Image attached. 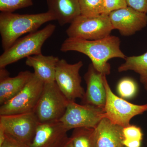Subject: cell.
<instances>
[{
	"label": "cell",
	"mask_w": 147,
	"mask_h": 147,
	"mask_svg": "<svg viewBox=\"0 0 147 147\" xmlns=\"http://www.w3.org/2000/svg\"><path fill=\"white\" fill-rule=\"evenodd\" d=\"M124 139L128 140H139L142 141L143 134L142 129L139 127L130 125L123 127Z\"/></svg>",
	"instance_id": "obj_23"
},
{
	"label": "cell",
	"mask_w": 147,
	"mask_h": 147,
	"mask_svg": "<svg viewBox=\"0 0 147 147\" xmlns=\"http://www.w3.org/2000/svg\"><path fill=\"white\" fill-rule=\"evenodd\" d=\"M74 147H98L95 128L81 127L74 129L70 137Z\"/></svg>",
	"instance_id": "obj_19"
},
{
	"label": "cell",
	"mask_w": 147,
	"mask_h": 147,
	"mask_svg": "<svg viewBox=\"0 0 147 147\" xmlns=\"http://www.w3.org/2000/svg\"><path fill=\"white\" fill-rule=\"evenodd\" d=\"M84 65L82 61L74 64L68 63L61 59L58 62L55 74V82L69 101L83 98L85 91L82 86L79 71Z\"/></svg>",
	"instance_id": "obj_9"
},
{
	"label": "cell",
	"mask_w": 147,
	"mask_h": 147,
	"mask_svg": "<svg viewBox=\"0 0 147 147\" xmlns=\"http://www.w3.org/2000/svg\"><path fill=\"white\" fill-rule=\"evenodd\" d=\"M6 137V133L3 127L0 125V146L2 145Z\"/></svg>",
	"instance_id": "obj_29"
},
{
	"label": "cell",
	"mask_w": 147,
	"mask_h": 147,
	"mask_svg": "<svg viewBox=\"0 0 147 147\" xmlns=\"http://www.w3.org/2000/svg\"><path fill=\"white\" fill-rule=\"evenodd\" d=\"M113 30L108 14L81 15L70 24L66 32L68 38L95 40L109 36Z\"/></svg>",
	"instance_id": "obj_5"
},
{
	"label": "cell",
	"mask_w": 147,
	"mask_h": 147,
	"mask_svg": "<svg viewBox=\"0 0 147 147\" xmlns=\"http://www.w3.org/2000/svg\"><path fill=\"white\" fill-rule=\"evenodd\" d=\"M48 11L61 26L71 23L81 15L79 0H47Z\"/></svg>",
	"instance_id": "obj_15"
},
{
	"label": "cell",
	"mask_w": 147,
	"mask_h": 147,
	"mask_svg": "<svg viewBox=\"0 0 147 147\" xmlns=\"http://www.w3.org/2000/svg\"><path fill=\"white\" fill-rule=\"evenodd\" d=\"M104 0H79L81 15L96 16L103 13Z\"/></svg>",
	"instance_id": "obj_20"
},
{
	"label": "cell",
	"mask_w": 147,
	"mask_h": 147,
	"mask_svg": "<svg viewBox=\"0 0 147 147\" xmlns=\"http://www.w3.org/2000/svg\"><path fill=\"white\" fill-rule=\"evenodd\" d=\"M106 92V100L104 108L105 118L113 123L123 127L130 125L131 119L147 111V104L138 105L127 102L112 91L106 75L103 77Z\"/></svg>",
	"instance_id": "obj_6"
},
{
	"label": "cell",
	"mask_w": 147,
	"mask_h": 147,
	"mask_svg": "<svg viewBox=\"0 0 147 147\" xmlns=\"http://www.w3.org/2000/svg\"><path fill=\"white\" fill-rule=\"evenodd\" d=\"M54 24H49L41 30L19 38L0 56V68L30 56L41 54L43 44L54 33Z\"/></svg>",
	"instance_id": "obj_3"
},
{
	"label": "cell",
	"mask_w": 147,
	"mask_h": 147,
	"mask_svg": "<svg viewBox=\"0 0 147 147\" xmlns=\"http://www.w3.org/2000/svg\"><path fill=\"white\" fill-rule=\"evenodd\" d=\"M127 6L147 14V0H126Z\"/></svg>",
	"instance_id": "obj_25"
},
{
	"label": "cell",
	"mask_w": 147,
	"mask_h": 147,
	"mask_svg": "<svg viewBox=\"0 0 147 147\" xmlns=\"http://www.w3.org/2000/svg\"><path fill=\"white\" fill-rule=\"evenodd\" d=\"M104 75L96 70L92 63L89 66L84 76L87 88L82 99L83 104H89L104 109L106 100Z\"/></svg>",
	"instance_id": "obj_13"
},
{
	"label": "cell",
	"mask_w": 147,
	"mask_h": 147,
	"mask_svg": "<svg viewBox=\"0 0 147 147\" xmlns=\"http://www.w3.org/2000/svg\"><path fill=\"white\" fill-rule=\"evenodd\" d=\"M144 85L145 89L147 91V83H146V84H144Z\"/></svg>",
	"instance_id": "obj_31"
},
{
	"label": "cell",
	"mask_w": 147,
	"mask_h": 147,
	"mask_svg": "<svg viewBox=\"0 0 147 147\" xmlns=\"http://www.w3.org/2000/svg\"><path fill=\"white\" fill-rule=\"evenodd\" d=\"M120 45V39L115 36L95 40L68 38L63 42L60 50L64 53L75 51L86 55L96 70L107 76L111 70L109 60L115 58L125 59L127 57L121 50Z\"/></svg>",
	"instance_id": "obj_1"
},
{
	"label": "cell",
	"mask_w": 147,
	"mask_h": 147,
	"mask_svg": "<svg viewBox=\"0 0 147 147\" xmlns=\"http://www.w3.org/2000/svg\"><path fill=\"white\" fill-rule=\"evenodd\" d=\"M122 127L113 123L104 118L95 128L98 147H124Z\"/></svg>",
	"instance_id": "obj_14"
},
{
	"label": "cell",
	"mask_w": 147,
	"mask_h": 147,
	"mask_svg": "<svg viewBox=\"0 0 147 147\" xmlns=\"http://www.w3.org/2000/svg\"><path fill=\"white\" fill-rule=\"evenodd\" d=\"M124 147H126L125 146Z\"/></svg>",
	"instance_id": "obj_33"
},
{
	"label": "cell",
	"mask_w": 147,
	"mask_h": 147,
	"mask_svg": "<svg viewBox=\"0 0 147 147\" xmlns=\"http://www.w3.org/2000/svg\"><path fill=\"white\" fill-rule=\"evenodd\" d=\"M53 20L55 18L48 11L25 14L1 12L0 34L3 50L11 47L21 36L36 31L43 24Z\"/></svg>",
	"instance_id": "obj_2"
},
{
	"label": "cell",
	"mask_w": 147,
	"mask_h": 147,
	"mask_svg": "<svg viewBox=\"0 0 147 147\" xmlns=\"http://www.w3.org/2000/svg\"><path fill=\"white\" fill-rule=\"evenodd\" d=\"M105 118L104 109L89 104L80 105L70 101L65 113L60 120L65 129L87 127L96 128Z\"/></svg>",
	"instance_id": "obj_8"
},
{
	"label": "cell",
	"mask_w": 147,
	"mask_h": 147,
	"mask_svg": "<svg viewBox=\"0 0 147 147\" xmlns=\"http://www.w3.org/2000/svg\"><path fill=\"white\" fill-rule=\"evenodd\" d=\"M34 74L22 71L15 77L0 79V104L3 105L18 94L30 82Z\"/></svg>",
	"instance_id": "obj_17"
},
{
	"label": "cell",
	"mask_w": 147,
	"mask_h": 147,
	"mask_svg": "<svg viewBox=\"0 0 147 147\" xmlns=\"http://www.w3.org/2000/svg\"><path fill=\"white\" fill-rule=\"evenodd\" d=\"M59 60L58 57L41 53L27 57L26 64L32 67L35 75L45 84L55 82L56 68Z\"/></svg>",
	"instance_id": "obj_16"
},
{
	"label": "cell",
	"mask_w": 147,
	"mask_h": 147,
	"mask_svg": "<svg viewBox=\"0 0 147 147\" xmlns=\"http://www.w3.org/2000/svg\"><path fill=\"white\" fill-rule=\"evenodd\" d=\"M40 123L34 113L0 115V125L6 134L28 145L34 137Z\"/></svg>",
	"instance_id": "obj_10"
},
{
	"label": "cell",
	"mask_w": 147,
	"mask_h": 147,
	"mask_svg": "<svg viewBox=\"0 0 147 147\" xmlns=\"http://www.w3.org/2000/svg\"><path fill=\"white\" fill-rule=\"evenodd\" d=\"M0 147H30L25 144L6 134L5 139Z\"/></svg>",
	"instance_id": "obj_26"
},
{
	"label": "cell",
	"mask_w": 147,
	"mask_h": 147,
	"mask_svg": "<svg viewBox=\"0 0 147 147\" xmlns=\"http://www.w3.org/2000/svg\"><path fill=\"white\" fill-rule=\"evenodd\" d=\"M32 5V0H0V10L1 12H13Z\"/></svg>",
	"instance_id": "obj_22"
},
{
	"label": "cell",
	"mask_w": 147,
	"mask_h": 147,
	"mask_svg": "<svg viewBox=\"0 0 147 147\" xmlns=\"http://www.w3.org/2000/svg\"><path fill=\"white\" fill-rule=\"evenodd\" d=\"M137 85L133 79L125 78L121 79L118 84L117 90L121 98L125 99L132 98L136 95Z\"/></svg>",
	"instance_id": "obj_21"
},
{
	"label": "cell",
	"mask_w": 147,
	"mask_h": 147,
	"mask_svg": "<svg viewBox=\"0 0 147 147\" xmlns=\"http://www.w3.org/2000/svg\"><path fill=\"white\" fill-rule=\"evenodd\" d=\"M64 146H62L61 147H64Z\"/></svg>",
	"instance_id": "obj_32"
},
{
	"label": "cell",
	"mask_w": 147,
	"mask_h": 147,
	"mask_svg": "<svg viewBox=\"0 0 147 147\" xmlns=\"http://www.w3.org/2000/svg\"><path fill=\"white\" fill-rule=\"evenodd\" d=\"M125 62L119 67V72L134 71L139 75L140 82L144 84L147 83V52L139 56L127 57Z\"/></svg>",
	"instance_id": "obj_18"
},
{
	"label": "cell",
	"mask_w": 147,
	"mask_h": 147,
	"mask_svg": "<svg viewBox=\"0 0 147 147\" xmlns=\"http://www.w3.org/2000/svg\"><path fill=\"white\" fill-rule=\"evenodd\" d=\"M44 85V82L34 74L32 79L20 92L1 105L0 115L34 113Z\"/></svg>",
	"instance_id": "obj_7"
},
{
	"label": "cell",
	"mask_w": 147,
	"mask_h": 147,
	"mask_svg": "<svg viewBox=\"0 0 147 147\" xmlns=\"http://www.w3.org/2000/svg\"><path fill=\"white\" fill-rule=\"evenodd\" d=\"M114 30L123 36H130L146 26L147 14L127 7L109 14Z\"/></svg>",
	"instance_id": "obj_11"
},
{
	"label": "cell",
	"mask_w": 147,
	"mask_h": 147,
	"mask_svg": "<svg viewBox=\"0 0 147 147\" xmlns=\"http://www.w3.org/2000/svg\"><path fill=\"white\" fill-rule=\"evenodd\" d=\"M69 102L55 82L45 83L34 113L40 123L59 121Z\"/></svg>",
	"instance_id": "obj_4"
},
{
	"label": "cell",
	"mask_w": 147,
	"mask_h": 147,
	"mask_svg": "<svg viewBox=\"0 0 147 147\" xmlns=\"http://www.w3.org/2000/svg\"><path fill=\"white\" fill-rule=\"evenodd\" d=\"M141 142L139 140H123V145L126 147H141Z\"/></svg>",
	"instance_id": "obj_27"
},
{
	"label": "cell",
	"mask_w": 147,
	"mask_h": 147,
	"mask_svg": "<svg viewBox=\"0 0 147 147\" xmlns=\"http://www.w3.org/2000/svg\"><path fill=\"white\" fill-rule=\"evenodd\" d=\"M64 147H74L72 141H71L70 137L69 138L68 140L66 142L65 144L64 145Z\"/></svg>",
	"instance_id": "obj_30"
},
{
	"label": "cell",
	"mask_w": 147,
	"mask_h": 147,
	"mask_svg": "<svg viewBox=\"0 0 147 147\" xmlns=\"http://www.w3.org/2000/svg\"><path fill=\"white\" fill-rule=\"evenodd\" d=\"M127 7L126 0H104L102 14L109 15L114 11Z\"/></svg>",
	"instance_id": "obj_24"
},
{
	"label": "cell",
	"mask_w": 147,
	"mask_h": 147,
	"mask_svg": "<svg viewBox=\"0 0 147 147\" xmlns=\"http://www.w3.org/2000/svg\"><path fill=\"white\" fill-rule=\"evenodd\" d=\"M60 121L40 123L37 127L30 147H61L67 141V132Z\"/></svg>",
	"instance_id": "obj_12"
},
{
	"label": "cell",
	"mask_w": 147,
	"mask_h": 147,
	"mask_svg": "<svg viewBox=\"0 0 147 147\" xmlns=\"http://www.w3.org/2000/svg\"><path fill=\"white\" fill-rule=\"evenodd\" d=\"M9 76V73L5 69V67L0 68V79H5Z\"/></svg>",
	"instance_id": "obj_28"
}]
</instances>
